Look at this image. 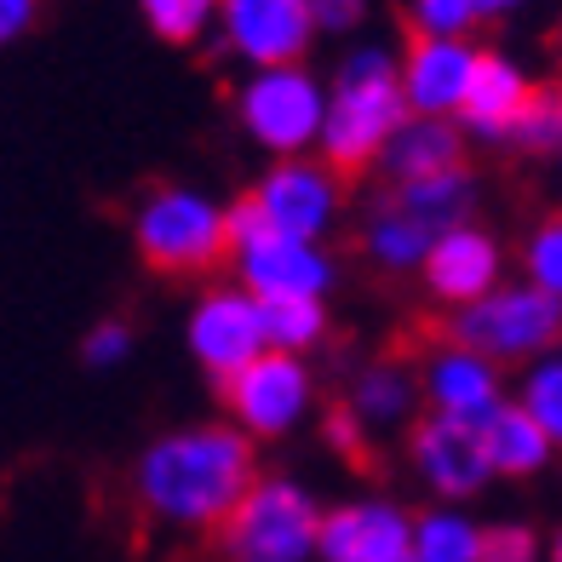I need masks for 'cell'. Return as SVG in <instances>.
<instances>
[{"label": "cell", "instance_id": "cell-1", "mask_svg": "<svg viewBox=\"0 0 562 562\" xmlns=\"http://www.w3.org/2000/svg\"><path fill=\"white\" fill-rule=\"evenodd\" d=\"M259 471H252V437L236 425H184L156 437L133 465V499L149 522L207 533L224 528Z\"/></svg>", "mask_w": 562, "mask_h": 562}, {"label": "cell", "instance_id": "cell-2", "mask_svg": "<svg viewBox=\"0 0 562 562\" xmlns=\"http://www.w3.org/2000/svg\"><path fill=\"white\" fill-rule=\"evenodd\" d=\"M407 92L402 64L385 46H356L345 53L339 75L327 81V126H322V156L339 172L385 161L391 138L407 126Z\"/></svg>", "mask_w": 562, "mask_h": 562}, {"label": "cell", "instance_id": "cell-3", "mask_svg": "<svg viewBox=\"0 0 562 562\" xmlns=\"http://www.w3.org/2000/svg\"><path fill=\"white\" fill-rule=\"evenodd\" d=\"M133 247L149 270L201 276L229 252V207H218L207 190L161 184L133 207Z\"/></svg>", "mask_w": 562, "mask_h": 562}, {"label": "cell", "instance_id": "cell-4", "mask_svg": "<svg viewBox=\"0 0 562 562\" xmlns=\"http://www.w3.org/2000/svg\"><path fill=\"white\" fill-rule=\"evenodd\" d=\"M322 517L316 494L293 476H259L252 494L229 510L218 528L224 562H311L322 557Z\"/></svg>", "mask_w": 562, "mask_h": 562}, {"label": "cell", "instance_id": "cell-5", "mask_svg": "<svg viewBox=\"0 0 562 562\" xmlns=\"http://www.w3.org/2000/svg\"><path fill=\"white\" fill-rule=\"evenodd\" d=\"M236 121H241V133L259 149H270L276 161L311 156V149H322L327 87L304 64L247 69V81L236 92Z\"/></svg>", "mask_w": 562, "mask_h": 562}, {"label": "cell", "instance_id": "cell-6", "mask_svg": "<svg viewBox=\"0 0 562 562\" xmlns=\"http://www.w3.org/2000/svg\"><path fill=\"white\" fill-rule=\"evenodd\" d=\"M448 334L459 345L482 350L488 362L528 368V362H540V356L557 350V339H562V304L551 293H540L533 281H499L488 299L453 311Z\"/></svg>", "mask_w": 562, "mask_h": 562}, {"label": "cell", "instance_id": "cell-7", "mask_svg": "<svg viewBox=\"0 0 562 562\" xmlns=\"http://www.w3.org/2000/svg\"><path fill=\"white\" fill-rule=\"evenodd\" d=\"M311 402H316V379H311V368H304V356H288V350H265L252 368L224 379L229 425L247 430L252 442H270V437L299 430L304 414H311Z\"/></svg>", "mask_w": 562, "mask_h": 562}, {"label": "cell", "instance_id": "cell-8", "mask_svg": "<svg viewBox=\"0 0 562 562\" xmlns=\"http://www.w3.org/2000/svg\"><path fill=\"white\" fill-rule=\"evenodd\" d=\"M184 345L201 362V373H213L218 385L252 368L270 350V327H265V304L247 288H207L190 304L184 322Z\"/></svg>", "mask_w": 562, "mask_h": 562}, {"label": "cell", "instance_id": "cell-9", "mask_svg": "<svg viewBox=\"0 0 562 562\" xmlns=\"http://www.w3.org/2000/svg\"><path fill=\"white\" fill-rule=\"evenodd\" d=\"M252 207L265 213L276 236H299V241H322L345 213V190H339V167L334 161H276L259 184H252Z\"/></svg>", "mask_w": 562, "mask_h": 562}, {"label": "cell", "instance_id": "cell-10", "mask_svg": "<svg viewBox=\"0 0 562 562\" xmlns=\"http://www.w3.org/2000/svg\"><path fill=\"white\" fill-rule=\"evenodd\" d=\"M218 41L247 69L304 64L316 41L311 0H218Z\"/></svg>", "mask_w": 562, "mask_h": 562}, {"label": "cell", "instance_id": "cell-11", "mask_svg": "<svg viewBox=\"0 0 562 562\" xmlns=\"http://www.w3.org/2000/svg\"><path fill=\"white\" fill-rule=\"evenodd\" d=\"M241 270V288L259 299V304H276V299H322L334 288V259H327L322 241H299V236H259L252 247L229 252Z\"/></svg>", "mask_w": 562, "mask_h": 562}, {"label": "cell", "instance_id": "cell-12", "mask_svg": "<svg viewBox=\"0 0 562 562\" xmlns=\"http://www.w3.org/2000/svg\"><path fill=\"white\" fill-rule=\"evenodd\" d=\"M414 471L430 494L442 499H471L476 488H488V448H482V425L430 414L414 425Z\"/></svg>", "mask_w": 562, "mask_h": 562}, {"label": "cell", "instance_id": "cell-13", "mask_svg": "<svg viewBox=\"0 0 562 562\" xmlns=\"http://www.w3.org/2000/svg\"><path fill=\"white\" fill-rule=\"evenodd\" d=\"M396 64H402L407 110L437 115V121H459L482 53H476V41H425V35H414V46H407Z\"/></svg>", "mask_w": 562, "mask_h": 562}, {"label": "cell", "instance_id": "cell-14", "mask_svg": "<svg viewBox=\"0 0 562 562\" xmlns=\"http://www.w3.org/2000/svg\"><path fill=\"white\" fill-rule=\"evenodd\" d=\"M414 517L391 499H350L322 517V562H407Z\"/></svg>", "mask_w": 562, "mask_h": 562}, {"label": "cell", "instance_id": "cell-15", "mask_svg": "<svg viewBox=\"0 0 562 562\" xmlns=\"http://www.w3.org/2000/svg\"><path fill=\"white\" fill-rule=\"evenodd\" d=\"M419 276H425L430 299L465 311V304L488 299L505 281V252H499V241L482 224H453V229L437 236V247H430V259H425Z\"/></svg>", "mask_w": 562, "mask_h": 562}, {"label": "cell", "instance_id": "cell-16", "mask_svg": "<svg viewBox=\"0 0 562 562\" xmlns=\"http://www.w3.org/2000/svg\"><path fill=\"white\" fill-rule=\"evenodd\" d=\"M419 391L430 402V414H448L465 425H482L505 402L499 396V362H488L482 350L459 345V339L430 350V362L419 368Z\"/></svg>", "mask_w": 562, "mask_h": 562}, {"label": "cell", "instance_id": "cell-17", "mask_svg": "<svg viewBox=\"0 0 562 562\" xmlns=\"http://www.w3.org/2000/svg\"><path fill=\"white\" fill-rule=\"evenodd\" d=\"M528 98H533V81L522 75V64H510L505 53H482L476 81L465 92V110H459V133H476L488 144H510Z\"/></svg>", "mask_w": 562, "mask_h": 562}, {"label": "cell", "instance_id": "cell-18", "mask_svg": "<svg viewBox=\"0 0 562 562\" xmlns=\"http://www.w3.org/2000/svg\"><path fill=\"white\" fill-rule=\"evenodd\" d=\"M465 167V144H459V121L437 115H407V126L385 149V172L391 184H414V178H442Z\"/></svg>", "mask_w": 562, "mask_h": 562}, {"label": "cell", "instance_id": "cell-19", "mask_svg": "<svg viewBox=\"0 0 562 562\" xmlns=\"http://www.w3.org/2000/svg\"><path fill=\"white\" fill-rule=\"evenodd\" d=\"M482 448H488L494 476H533V471H546V459L557 453L551 437L540 430V419H533L522 402H499L494 414L482 419Z\"/></svg>", "mask_w": 562, "mask_h": 562}, {"label": "cell", "instance_id": "cell-20", "mask_svg": "<svg viewBox=\"0 0 562 562\" xmlns=\"http://www.w3.org/2000/svg\"><path fill=\"white\" fill-rule=\"evenodd\" d=\"M419 373L414 368H402V362H373V368H362L356 373V385H350V414L362 419L368 430H379V425H402L407 414L419 407Z\"/></svg>", "mask_w": 562, "mask_h": 562}, {"label": "cell", "instance_id": "cell-21", "mask_svg": "<svg viewBox=\"0 0 562 562\" xmlns=\"http://www.w3.org/2000/svg\"><path fill=\"white\" fill-rule=\"evenodd\" d=\"M391 201L407 213V218H419L430 224L442 236V229L453 224H471V207H476V178L459 167V172H442V178H414V184H396Z\"/></svg>", "mask_w": 562, "mask_h": 562}, {"label": "cell", "instance_id": "cell-22", "mask_svg": "<svg viewBox=\"0 0 562 562\" xmlns=\"http://www.w3.org/2000/svg\"><path fill=\"white\" fill-rule=\"evenodd\" d=\"M362 247H368V259L385 265V270H425L430 247H437V229L419 224V218H407L396 201H385V207L368 213Z\"/></svg>", "mask_w": 562, "mask_h": 562}, {"label": "cell", "instance_id": "cell-23", "mask_svg": "<svg viewBox=\"0 0 562 562\" xmlns=\"http://www.w3.org/2000/svg\"><path fill=\"white\" fill-rule=\"evenodd\" d=\"M482 546H488V528H476V517L453 505L414 517V562H482Z\"/></svg>", "mask_w": 562, "mask_h": 562}, {"label": "cell", "instance_id": "cell-24", "mask_svg": "<svg viewBox=\"0 0 562 562\" xmlns=\"http://www.w3.org/2000/svg\"><path fill=\"white\" fill-rule=\"evenodd\" d=\"M265 327H270V350L304 356L327 339V311L322 299H276L265 304Z\"/></svg>", "mask_w": 562, "mask_h": 562}, {"label": "cell", "instance_id": "cell-25", "mask_svg": "<svg viewBox=\"0 0 562 562\" xmlns=\"http://www.w3.org/2000/svg\"><path fill=\"white\" fill-rule=\"evenodd\" d=\"M138 12L149 35H161L167 46H190L207 30H218V0H138Z\"/></svg>", "mask_w": 562, "mask_h": 562}, {"label": "cell", "instance_id": "cell-26", "mask_svg": "<svg viewBox=\"0 0 562 562\" xmlns=\"http://www.w3.org/2000/svg\"><path fill=\"white\" fill-rule=\"evenodd\" d=\"M517 402L540 419L551 448H562V350H551V356H540V362L522 368V396Z\"/></svg>", "mask_w": 562, "mask_h": 562}, {"label": "cell", "instance_id": "cell-27", "mask_svg": "<svg viewBox=\"0 0 562 562\" xmlns=\"http://www.w3.org/2000/svg\"><path fill=\"white\" fill-rule=\"evenodd\" d=\"M510 144L528 149V156H562V87H533Z\"/></svg>", "mask_w": 562, "mask_h": 562}, {"label": "cell", "instance_id": "cell-28", "mask_svg": "<svg viewBox=\"0 0 562 562\" xmlns=\"http://www.w3.org/2000/svg\"><path fill=\"white\" fill-rule=\"evenodd\" d=\"M407 23L425 41H471L482 23V7L476 0H407Z\"/></svg>", "mask_w": 562, "mask_h": 562}, {"label": "cell", "instance_id": "cell-29", "mask_svg": "<svg viewBox=\"0 0 562 562\" xmlns=\"http://www.w3.org/2000/svg\"><path fill=\"white\" fill-rule=\"evenodd\" d=\"M522 276L562 304V213L533 224V236L522 241Z\"/></svg>", "mask_w": 562, "mask_h": 562}, {"label": "cell", "instance_id": "cell-30", "mask_svg": "<svg viewBox=\"0 0 562 562\" xmlns=\"http://www.w3.org/2000/svg\"><path fill=\"white\" fill-rule=\"evenodd\" d=\"M81 356H87V368H98V373L121 368L126 356H133V327L126 322H98L87 334V345H81Z\"/></svg>", "mask_w": 562, "mask_h": 562}, {"label": "cell", "instance_id": "cell-31", "mask_svg": "<svg viewBox=\"0 0 562 562\" xmlns=\"http://www.w3.org/2000/svg\"><path fill=\"white\" fill-rule=\"evenodd\" d=\"M482 562H540V540H533V528H522V522H499V528H488Z\"/></svg>", "mask_w": 562, "mask_h": 562}, {"label": "cell", "instance_id": "cell-32", "mask_svg": "<svg viewBox=\"0 0 562 562\" xmlns=\"http://www.w3.org/2000/svg\"><path fill=\"white\" fill-rule=\"evenodd\" d=\"M316 35H350L368 18V0H311Z\"/></svg>", "mask_w": 562, "mask_h": 562}, {"label": "cell", "instance_id": "cell-33", "mask_svg": "<svg viewBox=\"0 0 562 562\" xmlns=\"http://www.w3.org/2000/svg\"><path fill=\"white\" fill-rule=\"evenodd\" d=\"M41 18V0H0V46H12L35 30Z\"/></svg>", "mask_w": 562, "mask_h": 562}, {"label": "cell", "instance_id": "cell-34", "mask_svg": "<svg viewBox=\"0 0 562 562\" xmlns=\"http://www.w3.org/2000/svg\"><path fill=\"white\" fill-rule=\"evenodd\" d=\"M362 430H368V425L345 407V414H334V425H327V442L345 448V453H362Z\"/></svg>", "mask_w": 562, "mask_h": 562}, {"label": "cell", "instance_id": "cell-35", "mask_svg": "<svg viewBox=\"0 0 562 562\" xmlns=\"http://www.w3.org/2000/svg\"><path fill=\"white\" fill-rule=\"evenodd\" d=\"M476 7H482V18H510L522 0H476Z\"/></svg>", "mask_w": 562, "mask_h": 562}, {"label": "cell", "instance_id": "cell-36", "mask_svg": "<svg viewBox=\"0 0 562 562\" xmlns=\"http://www.w3.org/2000/svg\"><path fill=\"white\" fill-rule=\"evenodd\" d=\"M551 562H562V533H557V540H551Z\"/></svg>", "mask_w": 562, "mask_h": 562}, {"label": "cell", "instance_id": "cell-37", "mask_svg": "<svg viewBox=\"0 0 562 562\" xmlns=\"http://www.w3.org/2000/svg\"><path fill=\"white\" fill-rule=\"evenodd\" d=\"M557 58H562V30H557Z\"/></svg>", "mask_w": 562, "mask_h": 562}, {"label": "cell", "instance_id": "cell-38", "mask_svg": "<svg viewBox=\"0 0 562 562\" xmlns=\"http://www.w3.org/2000/svg\"><path fill=\"white\" fill-rule=\"evenodd\" d=\"M407 562H414V557H407Z\"/></svg>", "mask_w": 562, "mask_h": 562}]
</instances>
